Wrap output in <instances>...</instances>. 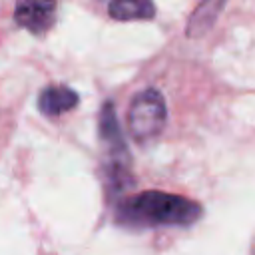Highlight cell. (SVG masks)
<instances>
[{
    "label": "cell",
    "mask_w": 255,
    "mask_h": 255,
    "mask_svg": "<svg viewBox=\"0 0 255 255\" xmlns=\"http://www.w3.org/2000/svg\"><path fill=\"white\" fill-rule=\"evenodd\" d=\"M118 221L124 225L157 227V225H191L201 217L199 203L165 193V191H141L118 205Z\"/></svg>",
    "instance_id": "1"
},
{
    "label": "cell",
    "mask_w": 255,
    "mask_h": 255,
    "mask_svg": "<svg viewBox=\"0 0 255 255\" xmlns=\"http://www.w3.org/2000/svg\"><path fill=\"white\" fill-rule=\"evenodd\" d=\"M100 137L106 149V177L110 181V189L120 193V189L131 183L129 173V151L124 141V133L118 126L116 110L108 102L100 114Z\"/></svg>",
    "instance_id": "2"
},
{
    "label": "cell",
    "mask_w": 255,
    "mask_h": 255,
    "mask_svg": "<svg viewBox=\"0 0 255 255\" xmlns=\"http://www.w3.org/2000/svg\"><path fill=\"white\" fill-rule=\"evenodd\" d=\"M165 118L167 110L163 96L157 90H143L128 108V131L139 145H145L161 133Z\"/></svg>",
    "instance_id": "3"
},
{
    "label": "cell",
    "mask_w": 255,
    "mask_h": 255,
    "mask_svg": "<svg viewBox=\"0 0 255 255\" xmlns=\"http://www.w3.org/2000/svg\"><path fill=\"white\" fill-rule=\"evenodd\" d=\"M56 4L54 2H20L14 12L18 26L30 30L32 34H44L54 24Z\"/></svg>",
    "instance_id": "4"
},
{
    "label": "cell",
    "mask_w": 255,
    "mask_h": 255,
    "mask_svg": "<svg viewBox=\"0 0 255 255\" xmlns=\"http://www.w3.org/2000/svg\"><path fill=\"white\" fill-rule=\"evenodd\" d=\"M78 106V94L66 86H50L38 98V108L46 116H60Z\"/></svg>",
    "instance_id": "5"
},
{
    "label": "cell",
    "mask_w": 255,
    "mask_h": 255,
    "mask_svg": "<svg viewBox=\"0 0 255 255\" xmlns=\"http://www.w3.org/2000/svg\"><path fill=\"white\" fill-rule=\"evenodd\" d=\"M108 12L116 20H149L155 14V6L145 0H118L110 2Z\"/></svg>",
    "instance_id": "6"
},
{
    "label": "cell",
    "mask_w": 255,
    "mask_h": 255,
    "mask_svg": "<svg viewBox=\"0 0 255 255\" xmlns=\"http://www.w3.org/2000/svg\"><path fill=\"white\" fill-rule=\"evenodd\" d=\"M221 8H223L221 2H203V4H199L195 8V12L191 14V18H189L187 36H201V34H205L213 26V22H215V18H217Z\"/></svg>",
    "instance_id": "7"
}]
</instances>
